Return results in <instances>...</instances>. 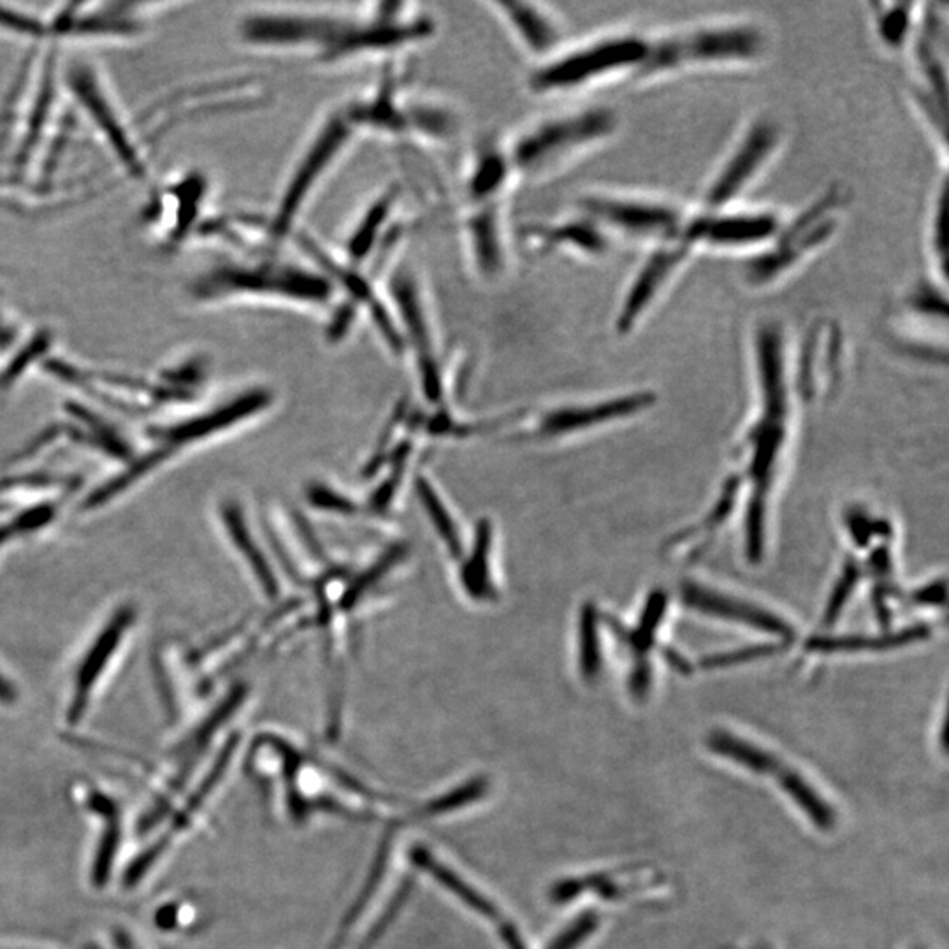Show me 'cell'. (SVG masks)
Returning a JSON list of instances; mask_svg holds the SVG:
<instances>
[{"mask_svg": "<svg viewBox=\"0 0 949 949\" xmlns=\"http://www.w3.org/2000/svg\"><path fill=\"white\" fill-rule=\"evenodd\" d=\"M435 32L431 14L405 2L355 9L271 6L250 9L236 23V35L250 50L300 56L319 67L396 56L428 43Z\"/></svg>", "mask_w": 949, "mask_h": 949, "instance_id": "cell-1", "label": "cell"}, {"mask_svg": "<svg viewBox=\"0 0 949 949\" xmlns=\"http://www.w3.org/2000/svg\"><path fill=\"white\" fill-rule=\"evenodd\" d=\"M187 295L197 306L262 303L330 313L340 301L338 289L321 265L268 247L208 265L190 280Z\"/></svg>", "mask_w": 949, "mask_h": 949, "instance_id": "cell-2", "label": "cell"}, {"mask_svg": "<svg viewBox=\"0 0 949 949\" xmlns=\"http://www.w3.org/2000/svg\"><path fill=\"white\" fill-rule=\"evenodd\" d=\"M619 128L616 109L586 106L543 116L503 142L518 184H540L611 139Z\"/></svg>", "mask_w": 949, "mask_h": 949, "instance_id": "cell-3", "label": "cell"}, {"mask_svg": "<svg viewBox=\"0 0 949 949\" xmlns=\"http://www.w3.org/2000/svg\"><path fill=\"white\" fill-rule=\"evenodd\" d=\"M355 137H359V133L348 116L347 104L334 106L322 116L300 157L292 164L273 213L262 226L265 247L280 250L294 234L316 192L351 150Z\"/></svg>", "mask_w": 949, "mask_h": 949, "instance_id": "cell-4", "label": "cell"}, {"mask_svg": "<svg viewBox=\"0 0 949 949\" xmlns=\"http://www.w3.org/2000/svg\"><path fill=\"white\" fill-rule=\"evenodd\" d=\"M345 104L359 136L373 134L387 139L441 145L459 131L458 113L449 104L411 94L393 67L378 80L375 88Z\"/></svg>", "mask_w": 949, "mask_h": 949, "instance_id": "cell-5", "label": "cell"}, {"mask_svg": "<svg viewBox=\"0 0 949 949\" xmlns=\"http://www.w3.org/2000/svg\"><path fill=\"white\" fill-rule=\"evenodd\" d=\"M765 32L753 22L686 27L649 38L646 61L637 77L661 76L695 67L751 64L765 53Z\"/></svg>", "mask_w": 949, "mask_h": 949, "instance_id": "cell-6", "label": "cell"}, {"mask_svg": "<svg viewBox=\"0 0 949 949\" xmlns=\"http://www.w3.org/2000/svg\"><path fill=\"white\" fill-rule=\"evenodd\" d=\"M649 38L633 32L599 35L533 65L526 86L535 95H565L586 91L620 74L637 76L646 61Z\"/></svg>", "mask_w": 949, "mask_h": 949, "instance_id": "cell-7", "label": "cell"}, {"mask_svg": "<svg viewBox=\"0 0 949 949\" xmlns=\"http://www.w3.org/2000/svg\"><path fill=\"white\" fill-rule=\"evenodd\" d=\"M844 205L843 189L834 187L800 211L795 219L783 222L774 240L749 257L742 270L744 282L751 289H765L793 273L837 234Z\"/></svg>", "mask_w": 949, "mask_h": 949, "instance_id": "cell-8", "label": "cell"}, {"mask_svg": "<svg viewBox=\"0 0 949 949\" xmlns=\"http://www.w3.org/2000/svg\"><path fill=\"white\" fill-rule=\"evenodd\" d=\"M62 80L122 171L133 180L145 181L148 176L145 150L97 69L88 62H71Z\"/></svg>", "mask_w": 949, "mask_h": 949, "instance_id": "cell-9", "label": "cell"}, {"mask_svg": "<svg viewBox=\"0 0 949 949\" xmlns=\"http://www.w3.org/2000/svg\"><path fill=\"white\" fill-rule=\"evenodd\" d=\"M577 211L595 220L608 236L655 247L677 240L688 217L670 202L620 194L582 196Z\"/></svg>", "mask_w": 949, "mask_h": 949, "instance_id": "cell-10", "label": "cell"}, {"mask_svg": "<svg viewBox=\"0 0 949 949\" xmlns=\"http://www.w3.org/2000/svg\"><path fill=\"white\" fill-rule=\"evenodd\" d=\"M387 300L398 322L403 351H415L426 396L437 401L441 394L440 364L437 359V330L426 286L411 268H401L390 277Z\"/></svg>", "mask_w": 949, "mask_h": 949, "instance_id": "cell-11", "label": "cell"}, {"mask_svg": "<svg viewBox=\"0 0 949 949\" xmlns=\"http://www.w3.org/2000/svg\"><path fill=\"white\" fill-rule=\"evenodd\" d=\"M783 142V127L770 116L754 118L740 136L733 150L724 158L718 173L712 176L703 201L701 211H718L731 208L740 194L749 189V185L757 180L770 158L774 157Z\"/></svg>", "mask_w": 949, "mask_h": 949, "instance_id": "cell-12", "label": "cell"}, {"mask_svg": "<svg viewBox=\"0 0 949 949\" xmlns=\"http://www.w3.org/2000/svg\"><path fill=\"white\" fill-rule=\"evenodd\" d=\"M509 196L461 199L459 232L477 279L497 282L509 271Z\"/></svg>", "mask_w": 949, "mask_h": 949, "instance_id": "cell-13", "label": "cell"}, {"mask_svg": "<svg viewBox=\"0 0 949 949\" xmlns=\"http://www.w3.org/2000/svg\"><path fill=\"white\" fill-rule=\"evenodd\" d=\"M783 219L770 210L701 211L688 215L680 240L689 249L754 250L765 249L778 236Z\"/></svg>", "mask_w": 949, "mask_h": 949, "instance_id": "cell-14", "label": "cell"}, {"mask_svg": "<svg viewBox=\"0 0 949 949\" xmlns=\"http://www.w3.org/2000/svg\"><path fill=\"white\" fill-rule=\"evenodd\" d=\"M691 255L693 250L680 240V236L677 240L655 247L637 273L633 274L625 295L620 298L619 309L614 316L617 333H632L646 319Z\"/></svg>", "mask_w": 949, "mask_h": 949, "instance_id": "cell-15", "label": "cell"}, {"mask_svg": "<svg viewBox=\"0 0 949 949\" xmlns=\"http://www.w3.org/2000/svg\"><path fill=\"white\" fill-rule=\"evenodd\" d=\"M143 4H65L46 17L48 44L65 39H136L145 32L146 23L139 9Z\"/></svg>", "mask_w": 949, "mask_h": 949, "instance_id": "cell-16", "label": "cell"}, {"mask_svg": "<svg viewBox=\"0 0 949 949\" xmlns=\"http://www.w3.org/2000/svg\"><path fill=\"white\" fill-rule=\"evenodd\" d=\"M398 190L387 189L369 202L354 229L347 236L342 252L334 253L342 264L366 274L369 262H378L385 250L398 241V223L394 219L398 210Z\"/></svg>", "mask_w": 949, "mask_h": 949, "instance_id": "cell-17", "label": "cell"}, {"mask_svg": "<svg viewBox=\"0 0 949 949\" xmlns=\"http://www.w3.org/2000/svg\"><path fill=\"white\" fill-rule=\"evenodd\" d=\"M489 11L500 20L501 27L522 52L535 59V64L548 61L560 52L563 25L548 6L536 2H488Z\"/></svg>", "mask_w": 949, "mask_h": 949, "instance_id": "cell-18", "label": "cell"}, {"mask_svg": "<svg viewBox=\"0 0 949 949\" xmlns=\"http://www.w3.org/2000/svg\"><path fill=\"white\" fill-rule=\"evenodd\" d=\"M134 620H136V608L133 605L116 608L115 614L107 620V625L98 632L97 637L92 642L91 649L86 650L82 664L74 674L73 695H71L67 709L69 724H77L82 721L86 709H88V701H91L95 686L103 677V671L112 661L116 649L121 646Z\"/></svg>", "mask_w": 949, "mask_h": 949, "instance_id": "cell-19", "label": "cell"}, {"mask_svg": "<svg viewBox=\"0 0 949 949\" xmlns=\"http://www.w3.org/2000/svg\"><path fill=\"white\" fill-rule=\"evenodd\" d=\"M273 401L270 390L264 387L244 390L238 398L223 403L222 407L206 414L197 415L192 419L180 424H173L166 428L152 429V437L175 452L176 447L194 444L202 438L211 437L215 432L231 428L240 420L249 419L252 415L265 410Z\"/></svg>", "mask_w": 949, "mask_h": 949, "instance_id": "cell-20", "label": "cell"}, {"mask_svg": "<svg viewBox=\"0 0 949 949\" xmlns=\"http://www.w3.org/2000/svg\"><path fill=\"white\" fill-rule=\"evenodd\" d=\"M521 243L530 252H570L581 257L605 255L611 250V236L586 215L578 213L557 222L533 223L522 229Z\"/></svg>", "mask_w": 949, "mask_h": 949, "instance_id": "cell-21", "label": "cell"}, {"mask_svg": "<svg viewBox=\"0 0 949 949\" xmlns=\"http://www.w3.org/2000/svg\"><path fill=\"white\" fill-rule=\"evenodd\" d=\"M236 745H238V739L234 737V739L227 742L219 760L215 761V765L211 766V770L208 772V775H206L205 781L196 788L192 796L187 800V804L181 805L180 811L173 816L171 823L167 825L166 832H164V834L160 835L152 846L146 847L145 852L139 853L133 864L128 865L124 877V885L127 886V888H136V886L139 885L148 874H150L152 868L160 862V858L166 855L167 849H169V847L173 846V843H175V838H178L184 834L185 828H187L189 823L192 822L197 811L202 807L206 799L213 793V788L217 786L220 779H222L223 772H226L227 765H229V760H231L232 754H234Z\"/></svg>", "mask_w": 949, "mask_h": 949, "instance_id": "cell-22", "label": "cell"}, {"mask_svg": "<svg viewBox=\"0 0 949 949\" xmlns=\"http://www.w3.org/2000/svg\"><path fill=\"white\" fill-rule=\"evenodd\" d=\"M680 593H682V599H685L688 607L703 612V614H709V616L736 620L740 625L751 626V628L760 629V632L770 633V635H775V637L783 638V640H791L793 635H795L786 620L775 616L774 612L754 607L751 603L742 602V599L721 595V593H716L715 590L700 586L697 582H686Z\"/></svg>", "mask_w": 949, "mask_h": 949, "instance_id": "cell-23", "label": "cell"}, {"mask_svg": "<svg viewBox=\"0 0 949 949\" xmlns=\"http://www.w3.org/2000/svg\"><path fill=\"white\" fill-rule=\"evenodd\" d=\"M653 403H656L655 394L642 390V393H633L628 396L596 403L590 407L554 410L543 417L539 432L543 437H554V435H563V432L593 428V426L608 423V420L623 419V417L638 414V411L653 407Z\"/></svg>", "mask_w": 949, "mask_h": 949, "instance_id": "cell-24", "label": "cell"}, {"mask_svg": "<svg viewBox=\"0 0 949 949\" xmlns=\"http://www.w3.org/2000/svg\"><path fill=\"white\" fill-rule=\"evenodd\" d=\"M86 807L91 813L97 814L101 822V835L91 867V882L95 888H104L112 879L116 855L122 846V807L115 799L97 790H92L86 796Z\"/></svg>", "mask_w": 949, "mask_h": 949, "instance_id": "cell-25", "label": "cell"}, {"mask_svg": "<svg viewBox=\"0 0 949 949\" xmlns=\"http://www.w3.org/2000/svg\"><path fill=\"white\" fill-rule=\"evenodd\" d=\"M206 197V180L197 175L185 176L178 181H173L164 194L158 196V202L167 206V226L164 238L167 243L180 244L192 234L199 219V208Z\"/></svg>", "mask_w": 949, "mask_h": 949, "instance_id": "cell-26", "label": "cell"}, {"mask_svg": "<svg viewBox=\"0 0 949 949\" xmlns=\"http://www.w3.org/2000/svg\"><path fill=\"white\" fill-rule=\"evenodd\" d=\"M930 637V628L925 625L911 626L904 628L900 632L891 633V635H882V637H862V635H852V637H814L805 644V649L811 653H823V655H834V653H862V650H886L897 649V647L909 646L915 642L925 640Z\"/></svg>", "mask_w": 949, "mask_h": 949, "instance_id": "cell-27", "label": "cell"}, {"mask_svg": "<svg viewBox=\"0 0 949 949\" xmlns=\"http://www.w3.org/2000/svg\"><path fill=\"white\" fill-rule=\"evenodd\" d=\"M707 745H709L710 751H715L719 757L730 758L731 761H736L739 765L751 770V772H757V774L778 779L781 772L786 769L783 761H779L774 754L751 744L748 740L731 736L728 731L710 733Z\"/></svg>", "mask_w": 949, "mask_h": 949, "instance_id": "cell-28", "label": "cell"}, {"mask_svg": "<svg viewBox=\"0 0 949 949\" xmlns=\"http://www.w3.org/2000/svg\"><path fill=\"white\" fill-rule=\"evenodd\" d=\"M222 519L227 533L231 536L238 551L243 554L244 560L249 561L250 569H252L259 584L264 587L265 595L274 598V596L279 595V584H277V578L273 577V572H271L270 565H268V561L262 556V552L257 548V543L253 542L252 533H250L249 526L244 524L243 513H241L236 503H227L222 509Z\"/></svg>", "mask_w": 949, "mask_h": 949, "instance_id": "cell-29", "label": "cell"}, {"mask_svg": "<svg viewBox=\"0 0 949 949\" xmlns=\"http://www.w3.org/2000/svg\"><path fill=\"white\" fill-rule=\"evenodd\" d=\"M874 8V27L877 38L888 50H903L906 44L911 43L915 35L916 23L919 14H916L918 4L912 2H877Z\"/></svg>", "mask_w": 949, "mask_h": 949, "instance_id": "cell-30", "label": "cell"}, {"mask_svg": "<svg viewBox=\"0 0 949 949\" xmlns=\"http://www.w3.org/2000/svg\"><path fill=\"white\" fill-rule=\"evenodd\" d=\"M171 453V449L158 445L157 449L152 450V452H146L142 458L134 459V462H131L122 473L116 474L112 480H107L103 486H98L91 497L83 501L82 510L91 512V510L101 509L107 501L115 500L118 494L139 482L145 474H150L155 468L160 467Z\"/></svg>", "mask_w": 949, "mask_h": 949, "instance_id": "cell-31", "label": "cell"}, {"mask_svg": "<svg viewBox=\"0 0 949 949\" xmlns=\"http://www.w3.org/2000/svg\"><path fill=\"white\" fill-rule=\"evenodd\" d=\"M67 411L76 423L74 426L65 428L71 437L94 445L113 458L127 459L131 456L128 445L122 440L121 435L112 426H107L103 419H98L97 415L80 407V405H69Z\"/></svg>", "mask_w": 949, "mask_h": 949, "instance_id": "cell-32", "label": "cell"}, {"mask_svg": "<svg viewBox=\"0 0 949 949\" xmlns=\"http://www.w3.org/2000/svg\"><path fill=\"white\" fill-rule=\"evenodd\" d=\"M52 345L53 334L48 330H38L31 336H27L23 343H18L17 347L9 352L8 364L0 372V394L8 393L32 364L43 361Z\"/></svg>", "mask_w": 949, "mask_h": 949, "instance_id": "cell-33", "label": "cell"}, {"mask_svg": "<svg viewBox=\"0 0 949 949\" xmlns=\"http://www.w3.org/2000/svg\"><path fill=\"white\" fill-rule=\"evenodd\" d=\"M775 781H778L779 786L786 791L791 799L795 800V804L807 814L809 820L817 828L830 830L834 826V809L830 807L825 800L817 795L813 786L799 772L786 766Z\"/></svg>", "mask_w": 949, "mask_h": 949, "instance_id": "cell-34", "label": "cell"}, {"mask_svg": "<svg viewBox=\"0 0 949 949\" xmlns=\"http://www.w3.org/2000/svg\"><path fill=\"white\" fill-rule=\"evenodd\" d=\"M665 612H667V595H665L664 591H655L649 596V599H647L637 628L626 632L617 620L608 619V623H611L612 628H614L620 640L626 642L638 655H646L647 650L653 646V642H655L656 632H658L659 625H661Z\"/></svg>", "mask_w": 949, "mask_h": 949, "instance_id": "cell-35", "label": "cell"}, {"mask_svg": "<svg viewBox=\"0 0 949 949\" xmlns=\"http://www.w3.org/2000/svg\"><path fill=\"white\" fill-rule=\"evenodd\" d=\"M578 667L582 679L595 680L602 668L599 653L598 611L593 603H586L578 620Z\"/></svg>", "mask_w": 949, "mask_h": 949, "instance_id": "cell-36", "label": "cell"}, {"mask_svg": "<svg viewBox=\"0 0 949 949\" xmlns=\"http://www.w3.org/2000/svg\"><path fill=\"white\" fill-rule=\"evenodd\" d=\"M489 545H491V528L488 522H482L474 542L473 557L468 563L467 570L462 572V582L474 598H489L492 593L488 575Z\"/></svg>", "mask_w": 949, "mask_h": 949, "instance_id": "cell-37", "label": "cell"}, {"mask_svg": "<svg viewBox=\"0 0 949 949\" xmlns=\"http://www.w3.org/2000/svg\"><path fill=\"white\" fill-rule=\"evenodd\" d=\"M414 862L420 865V867L428 868L429 873L432 876L437 877L438 882L444 883L450 891L459 895V897L468 904V906L473 907L474 911H479L480 915L488 916V918L497 919L498 915L494 911V907L486 900V898L480 897L474 889H471L470 886L465 885V883L459 879L458 876H453L450 873L449 868L441 867L440 864H437L435 859H432L431 855L423 852V849H417L414 853Z\"/></svg>", "mask_w": 949, "mask_h": 949, "instance_id": "cell-38", "label": "cell"}, {"mask_svg": "<svg viewBox=\"0 0 949 949\" xmlns=\"http://www.w3.org/2000/svg\"><path fill=\"white\" fill-rule=\"evenodd\" d=\"M417 489H419V498L423 501L424 509L428 510L432 522H435V526L440 531L441 539L447 543V548H449L453 556H461V542H459V536L456 533V528H453L449 512L445 510V507H441L440 500H438L437 494H435L429 483L419 480Z\"/></svg>", "mask_w": 949, "mask_h": 949, "instance_id": "cell-39", "label": "cell"}, {"mask_svg": "<svg viewBox=\"0 0 949 949\" xmlns=\"http://www.w3.org/2000/svg\"><path fill=\"white\" fill-rule=\"evenodd\" d=\"M55 505H41L38 509H29L18 513L17 518L11 519L4 526H0V548L17 536L29 535V533H34V531L46 526L48 522H52V519L55 518Z\"/></svg>", "mask_w": 949, "mask_h": 949, "instance_id": "cell-40", "label": "cell"}, {"mask_svg": "<svg viewBox=\"0 0 949 949\" xmlns=\"http://www.w3.org/2000/svg\"><path fill=\"white\" fill-rule=\"evenodd\" d=\"M858 578V566H856L855 561H849L844 566L843 575L838 578L834 593L830 596L828 607H826L825 617H823L826 626H832L837 620L838 614L843 612L844 605H846L847 598H849L853 590H855Z\"/></svg>", "mask_w": 949, "mask_h": 949, "instance_id": "cell-41", "label": "cell"}, {"mask_svg": "<svg viewBox=\"0 0 949 949\" xmlns=\"http://www.w3.org/2000/svg\"><path fill=\"white\" fill-rule=\"evenodd\" d=\"M946 185L936 199L932 222H930V247L936 255V265L941 270L942 279L946 280Z\"/></svg>", "mask_w": 949, "mask_h": 949, "instance_id": "cell-42", "label": "cell"}, {"mask_svg": "<svg viewBox=\"0 0 949 949\" xmlns=\"http://www.w3.org/2000/svg\"><path fill=\"white\" fill-rule=\"evenodd\" d=\"M781 647L779 644H763V646L748 647V649L733 650V653H724V655L709 656L701 661L703 668H723L731 665L745 664L751 659L765 658V656L775 655Z\"/></svg>", "mask_w": 949, "mask_h": 949, "instance_id": "cell-43", "label": "cell"}, {"mask_svg": "<svg viewBox=\"0 0 949 949\" xmlns=\"http://www.w3.org/2000/svg\"><path fill=\"white\" fill-rule=\"evenodd\" d=\"M596 925H598V918H596L593 912H587V915L578 918L577 921L572 925V928H569L565 934H561L560 939H557V941L549 949L577 948L586 937H590L591 934L595 932Z\"/></svg>", "mask_w": 949, "mask_h": 949, "instance_id": "cell-44", "label": "cell"}, {"mask_svg": "<svg viewBox=\"0 0 949 949\" xmlns=\"http://www.w3.org/2000/svg\"><path fill=\"white\" fill-rule=\"evenodd\" d=\"M61 483H64V479L53 477V474H23V477H18V479L0 480V492L18 491V489H29L31 491V489L55 488V486H61Z\"/></svg>", "mask_w": 949, "mask_h": 949, "instance_id": "cell-45", "label": "cell"}, {"mask_svg": "<svg viewBox=\"0 0 949 949\" xmlns=\"http://www.w3.org/2000/svg\"><path fill=\"white\" fill-rule=\"evenodd\" d=\"M846 524L849 528L853 539H855L856 545H859V548L868 545L874 533H876V524L868 521L867 515L862 512L847 513Z\"/></svg>", "mask_w": 949, "mask_h": 949, "instance_id": "cell-46", "label": "cell"}, {"mask_svg": "<svg viewBox=\"0 0 949 949\" xmlns=\"http://www.w3.org/2000/svg\"><path fill=\"white\" fill-rule=\"evenodd\" d=\"M916 603L919 605H932V607H939V605H945L946 602V581L941 578V581H934L928 584V586L921 587V590L916 591L915 596Z\"/></svg>", "mask_w": 949, "mask_h": 949, "instance_id": "cell-47", "label": "cell"}, {"mask_svg": "<svg viewBox=\"0 0 949 949\" xmlns=\"http://www.w3.org/2000/svg\"><path fill=\"white\" fill-rule=\"evenodd\" d=\"M310 500L315 505H321L322 509L340 510V512H352V505L345 498L334 494V492L325 491V489H313L310 492Z\"/></svg>", "mask_w": 949, "mask_h": 949, "instance_id": "cell-48", "label": "cell"}, {"mask_svg": "<svg viewBox=\"0 0 949 949\" xmlns=\"http://www.w3.org/2000/svg\"><path fill=\"white\" fill-rule=\"evenodd\" d=\"M17 688L9 680H6L4 677L0 676V703L11 706V703L17 701Z\"/></svg>", "mask_w": 949, "mask_h": 949, "instance_id": "cell-49", "label": "cell"}, {"mask_svg": "<svg viewBox=\"0 0 949 949\" xmlns=\"http://www.w3.org/2000/svg\"><path fill=\"white\" fill-rule=\"evenodd\" d=\"M665 658H667V661L671 667L677 668V670L682 671V674H688L689 667L685 659H682V656L677 655V653H671V650H665Z\"/></svg>", "mask_w": 949, "mask_h": 949, "instance_id": "cell-50", "label": "cell"}]
</instances>
